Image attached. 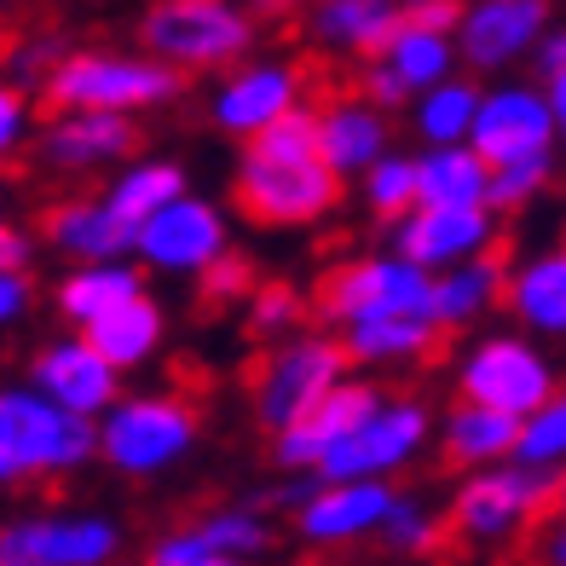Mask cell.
<instances>
[{
	"label": "cell",
	"instance_id": "cell-1",
	"mask_svg": "<svg viewBox=\"0 0 566 566\" xmlns=\"http://www.w3.org/2000/svg\"><path fill=\"white\" fill-rule=\"evenodd\" d=\"M93 433H98V462H105L111 474L163 480V474L191 462V451L202 440V417H197V405L174 388H134L93 422Z\"/></svg>",
	"mask_w": 566,
	"mask_h": 566
},
{
	"label": "cell",
	"instance_id": "cell-2",
	"mask_svg": "<svg viewBox=\"0 0 566 566\" xmlns=\"http://www.w3.org/2000/svg\"><path fill=\"white\" fill-rule=\"evenodd\" d=\"M186 93V75H174L168 64L127 53V46H70V53L46 70L41 98L59 116L70 111H98V116H127L163 111Z\"/></svg>",
	"mask_w": 566,
	"mask_h": 566
},
{
	"label": "cell",
	"instance_id": "cell-3",
	"mask_svg": "<svg viewBox=\"0 0 566 566\" xmlns=\"http://www.w3.org/2000/svg\"><path fill=\"white\" fill-rule=\"evenodd\" d=\"M254 18L231 0H157L139 18V53L168 64L174 75L231 70L254 53Z\"/></svg>",
	"mask_w": 566,
	"mask_h": 566
},
{
	"label": "cell",
	"instance_id": "cell-4",
	"mask_svg": "<svg viewBox=\"0 0 566 566\" xmlns=\"http://www.w3.org/2000/svg\"><path fill=\"white\" fill-rule=\"evenodd\" d=\"M555 388H560L555 358L537 342H526L521 329H485L457 353V399L485 405L509 422H526Z\"/></svg>",
	"mask_w": 566,
	"mask_h": 566
},
{
	"label": "cell",
	"instance_id": "cell-5",
	"mask_svg": "<svg viewBox=\"0 0 566 566\" xmlns=\"http://www.w3.org/2000/svg\"><path fill=\"white\" fill-rule=\"evenodd\" d=\"M0 451H7L18 485L23 480H70L98 462V433L82 417H64L35 388H0Z\"/></svg>",
	"mask_w": 566,
	"mask_h": 566
},
{
	"label": "cell",
	"instance_id": "cell-6",
	"mask_svg": "<svg viewBox=\"0 0 566 566\" xmlns=\"http://www.w3.org/2000/svg\"><path fill=\"white\" fill-rule=\"evenodd\" d=\"M342 376H353L342 358V342L329 329H295L290 342L266 347V358L249 370V410L266 433H283L336 388Z\"/></svg>",
	"mask_w": 566,
	"mask_h": 566
},
{
	"label": "cell",
	"instance_id": "cell-7",
	"mask_svg": "<svg viewBox=\"0 0 566 566\" xmlns=\"http://www.w3.org/2000/svg\"><path fill=\"white\" fill-rule=\"evenodd\" d=\"M428 446H433V410H428V399H417V394H381V405L318 462L313 480L318 485H347V480L394 485V474H405Z\"/></svg>",
	"mask_w": 566,
	"mask_h": 566
},
{
	"label": "cell",
	"instance_id": "cell-8",
	"mask_svg": "<svg viewBox=\"0 0 566 566\" xmlns=\"http://www.w3.org/2000/svg\"><path fill=\"white\" fill-rule=\"evenodd\" d=\"M549 492H555V480L521 469V462L462 474L451 492V509H446V532H457L462 544H480V549L514 544L526 526L549 521Z\"/></svg>",
	"mask_w": 566,
	"mask_h": 566
},
{
	"label": "cell",
	"instance_id": "cell-9",
	"mask_svg": "<svg viewBox=\"0 0 566 566\" xmlns=\"http://www.w3.org/2000/svg\"><path fill=\"white\" fill-rule=\"evenodd\" d=\"M127 532L98 509H30L0 521V566H116Z\"/></svg>",
	"mask_w": 566,
	"mask_h": 566
},
{
	"label": "cell",
	"instance_id": "cell-10",
	"mask_svg": "<svg viewBox=\"0 0 566 566\" xmlns=\"http://www.w3.org/2000/svg\"><path fill=\"white\" fill-rule=\"evenodd\" d=\"M428 290H433V277L405 266L388 249L381 254H353V261L324 272L318 313L336 329L376 324V318H428Z\"/></svg>",
	"mask_w": 566,
	"mask_h": 566
},
{
	"label": "cell",
	"instance_id": "cell-11",
	"mask_svg": "<svg viewBox=\"0 0 566 566\" xmlns=\"http://www.w3.org/2000/svg\"><path fill=\"white\" fill-rule=\"evenodd\" d=\"M301 105H306V70L283 53H249L243 64L220 70L209 93V122L226 139H254Z\"/></svg>",
	"mask_w": 566,
	"mask_h": 566
},
{
	"label": "cell",
	"instance_id": "cell-12",
	"mask_svg": "<svg viewBox=\"0 0 566 566\" xmlns=\"http://www.w3.org/2000/svg\"><path fill=\"white\" fill-rule=\"evenodd\" d=\"M549 0H469L457 12V30H451V46H457V70L462 75H503L514 64H532L537 41L549 30Z\"/></svg>",
	"mask_w": 566,
	"mask_h": 566
},
{
	"label": "cell",
	"instance_id": "cell-13",
	"mask_svg": "<svg viewBox=\"0 0 566 566\" xmlns=\"http://www.w3.org/2000/svg\"><path fill=\"white\" fill-rule=\"evenodd\" d=\"M469 150L485 168H514V163H532V157H555V127H549L544 87L521 82V75L480 82Z\"/></svg>",
	"mask_w": 566,
	"mask_h": 566
},
{
	"label": "cell",
	"instance_id": "cell-14",
	"mask_svg": "<svg viewBox=\"0 0 566 566\" xmlns=\"http://www.w3.org/2000/svg\"><path fill=\"white\" fill-rule=\"evenodd\" d=\"M342 202V179L329 174L324 163H261L243 150L238 163V209L266 226V231H301L336 214Z\"/></svg>",
	"mask_w": 566,
	"mask_h": 566
},
{
	"label": "cell",
	"instance_id": "cell-15",
	"mask_svg": "<svg viewBox=\"0 0 566 566\" xmlns=\"http://www.w3.org/2000/svg\"><path fill=\"white\" fill-rule=\"evenodd\" d=\"M226 249H231V220H226L220 202L197 197V191H186L179 202H168V209H157L150 220L134 226V254L163 277H191L197 283Z\"/></svg>",
	"mask_w": 566,
	"mask_h": 566
},
{
	"label": "cell",
	"instance_id": "cell-16",
	"mask_svg": "<svg viewBox=\"0 0 566 566\" xmlns=\"http://www.w3.org/2000/svg\"><path fill=\"white\" fill-rule=\"evenodd\" d=\"M451 75H462L451 35L417 30V23L399 18L394 35L381 41V53L370 64H358V98L388 116V111H410V98H422L428 87L451 82Z\"/></svg>",
	"mask_w": 566,
	"mask_h": 566
},
{
	"label": "cell",
	"instance_id": "cell-17",
	"mask_svg": "<svg viewBox=\"0 0 566 566\" xmlns=\"http://www.w3.org/2000/svg\"><path fill=\"white\" fill-rule=\"evenodd\" d=\"M23 388H35L46 405H59L64 417H82V422H98V417H105V410L127 394L122 376L87 347V336H75V329H64V336L41 342V347L30 353Z\"/></svg>",
	"mask_w": 566,
	"mask_h": 566
},
{
	"label": "cell",
	"instance_id": "cell-18",
	"mask_svg": "<svg viewBox=\"0 0 566 566\" xmlns=\"http://www.w3.org/2000/svg\"><path fill=\"white\" fill-rule=\"evenodd\" d=\"M388 254L428 277L451 266H469L480 254H497V214L485 209H410L399 226H388Z\"/></svg>",
	"mask_w": 566,
	"mask_h": 566
},
{
	"label": "cell",
	"instance_id": "cell-19",
	"mask_svg": "<svg viewBox=\"0 0 566 566\" xmlns=\"http://www.w3.org/2000/svg\"><path fill=\"white\" fill-rule=\"evenodd\" d=\"M35 163L46 174H116L122 163H134L139 127L127 116H98V111H70L35 127Z\"/></svg>",
	"mask_w": 566,
	"mask_h": 566
},
{
	"label": "cell",
	"instance_id": "cell-20",
	"mask_svg": "<svg viewBox=\"0 0 566 566\" xmlns=\"http://www.w3.org/2000/svg\"><path fill=\"white\" fill-rule=\"evenodd\" d=\"M394 509V485L347 480V485H306L295 503V537L306 549H353L381 532Z\"/></svg>",
	"mask_w": 566,
	"mask_h": 566
},
{
	"label": "cell",
	"instance_id": "cell-21",
	"mask_svg": "<svg viewBox=\"0 0 566 566\" xmlns=\"http://www.w3.org/2000/svg\"><path fill=\"white\" fill-rule=\"evenodd\" d=\"M376 405H381V388H376L370 376H342L336 388H329L313 410H306L295 428L272 433V462H277L283 474H313L318 462L336 451Z\"/></svg>",
	"mask_w": 566,
	"mask_h": 566
},
{
	"label": "cell",
	"instance_id": "cell-22",
	"mask_svg": "<svg viewBox=\"0 0 566 566\" xmlns=\"http://www.w3.org/2000/svg\"><path fill=\"white\" fill-rule=\"evenodd\" d=\"M388 150H394V116H381L358 93L329 98V105L313 111V157L336 179H358L365 168H376L388 157Z\"/></svg>",
	"mask_w": 566,
	"mask_h": 566
},
{
	"label": "cell",
	"instance_id": "cell-23",
	"mask_svg": "<svg viewBox=\"0 0 566 566\" xmlns=\"http://www.w3.org/2000/svg\"><path fill=\"white\" fill-rule=\"evenodd\" d=\"M41 243L70 266H111L134 254V226L116 220L98 197H64L41 220Z\"/></svg>",
	"mask_w": 566,
	"mask_h": 566
},
{
	"label": "cell",
	"instance_id": "cell-24",
	"mask_svg": "<svg viewBox=\"0 0 566 566\" xmlns=\"http://www.w3.org/2000/svg\"><path fill=\"white\" fill-rule=\"evenodd\" d=\"M503 306L526 342H566V249H537L503 277Z\"/></svg>",
	"mask_w": 566,
	"mask_h": 566
},
{
	"label": "cell",
	"instance_id": "cell-25",
	"mask_svg": "<svg viewBox=\"0 0 566 566\" xmlns=\"http://www.w3.org/2000/svg\"><path fill=\"white\" fill-rule=\"evenodd\" d=\"M399 7L394 0H318L306 12V41L318 53H342V59H376L381 41L394 35Z\"/></svg>",
	"mask_w": 566,
	"mask_h": 566
},
{
	"label": "cell",
	"instance_id": "cell-26",
	"mask_svg": "<svg viewBox=\"0 0 566 566\" xmlns=\"http://www.w3.org/2000/svg\"><path fill=\"white\" fill-rule=\"evenodd\" d=\"M514 433H521V422L497 417V410L485 405H451L446 417H433V440H440L446 462L462 474H480V469H503V462H514Z\"/></svg>",
	"mask_w": 566,
	"mask_h": 566
},
{
	"label": "cell",
	"instance_id": "cell-27",
	"mask_svg": "<svg viewBox=\"0 0 566 566\" xmlns=\"http://www.w3.org/2000/svg\"><path fill=\"white\" fill-rule=\"evenodd\" d=\"M145 295V272L134 261H111V266H70L59 283H53V306L59 318L82 336V329H93L98 318H111L116 306L139 301Z\"/></svg>",
	"mask_w": 566,
	"mask_h": 566
},
{
	"label": "cell",
	"instance_id": "cell-28",
	"mask_svg": "<svg viewBox=\"0 0 566 566\" xmlns=\"http://www.w3.org/2000/svg\"><path fill=\"white\" fill-rule=\"evenodd\" d=\"M503 277H509V261H497V254H480L469 266L440 272L428 290L433 329H474L480 318H492L503 306Z\"/></svg>",
	"mask_w": 566,
	"mask_h": 566
},
{
	"label": "cell",
	"instance_id": "cell-29",
	"mask_svg": "<svg viewBox=\"0 0 566 566\" xmlns=\"http://www.w3.org/2000/svg\"><path fill=\"white\" fill-rule=\"evenodd\" d=\"M82 336H87V347L105 358L116 376H127V370H145L150 358L163 353V342H168V313H163L157 295H139V301L116 306L111 318H98L93 329H82Z\"/></svg>",
	"mask_w": 566,
	"mask_h": 566
},
{
	"label": "cell",
	"instance_id": "cell-30",
	"mask_svg": "<svg viewBox=\"0 0 566 566\" xmlns=\"http://www.w3.org/2000/svg\"><path fill=\"white\" fill-rule=\"evenodd\" d=\"M342 358L347 370H394V365H422V358L440 347V329L433 318H376V324H353L342 329Z\"/></svg>",
	"mask_w": 566,
	"mask_h": 566
},
{
	"label": "cell",
	"instance_id": "cell-31",
	"mask_svg": "<svg viewBox=\"0 0 566 566\" xmlns=\"http://www.w3.org/2000/svg\"><path fill=\"white\" fill-rule=\"evenodd\" d=\"M410 168H417V209H485L492 168H485L469 145L417 150Z\"/></svg>",
	"mask_w": 566,
	"mask_h": 566
},
{
	"label": "cell",
	"instance_id": "cell-32",
	"mask_svg": "<svg viewBox=\"0 0 566 566\" xmlns=\"http://www.w3.org/2000/svg\"><path fill=\"white\" fill-rule=\"evenodd\" d=\"M186 191H191L186 186V168H179L174 157H134V163H122L111 174V186L98 191V202H105L116 220L139 226V220H150L157 209H168V202H179Z\"/></svg>",
	"mask_w": 566,
	"mask_h": 566
},
{
	"label": "cell",
	"instance_id": "cell-33",
	"mask_svg": "<svg viewBox=\"0 0 566 566\" xmlns=\"http://www.w3.org/2000/svg\"><path fill=\"white\" fill-rule=\"evenodd\" d=\"M474 105H480V82H474V75H451V82L428 87L422 98H410V127H417L422 150L469 145Z\"/></svg>",
	"mask_w": 566,
	"mask_h": 566
},
{
	"label": "cell",
	"instance_id": "cell-34",
	"mask_svg": "<svg viewBox=\"0 0 566 566\" xmlns=\"http://www.w3.org/2000/svg\"><path fill=\"white\" fill-rule=\"evenodd\" d=\"M191 532L202 537V549H209L214 560H231V566H249V560H261L272 549L266 514L249 509V503H220L209 514H197Z\"/></svg>",
	"mask_w": 566,
	"mask_h": 566
},
{
	"label": "cell",
	"instance_id": "cell-35",
	"mask_svg": "<svg viewBox=\"0 0 566 566\" xmlns=\"http://www.w3.org/2000/svg\"><path fill=\"white\" fill-rule=\"evenodd\" d=\"M514 462L532 474H549V480L566 469V381L521 422V433H514Z\"/></svg>",
	"mask_w": 566,
	"mask_h": 566
},
{
	"label": "cell",
	"instance_id": "cell-36",
	"mask_svg": "<svg viewBox=\"0 0 566 566\" xmlns=\"http://www.w3.org/2000/svg\"><path fill=\"white\" fill-rule=\"evenodd\" d=\"M358 202H365V214L381 220V226H399L417 209V168H410L405 150H388L376 168L358 174Z\"/></svg>",
	"mask_w": 566,
	"mask_h": 566
},
{
	"label": "cell",
	"instance_id": "cell-37",
	"mask_svg": "<svg viewBox=\"0 0 566 566\" xmlns=\"http://www.w3.org/2000/svg\"><path fill=\"white\" fill-rule=\"evenodd\" d=\"M243 324L249 336L261 342H290L295 329H306V290L290 277H272V283H254V295L243 301Z\"/></svg>",
	"mask_w": 566,
	"mask_h": 566
},
{
	"label": "cell",
	"instance_id": "cell-38",
	"mask_svg": "<svg viewBox=\"0 0 566 566\" xmlns=\"http://www.w3.org/2000/svg\"><path fill=\"white\" fill-rule=\"evenodd\" d=\"M381 544H388L394 555H405V560H422V555H433L446 544V521L428 509V497H417V492H394V509H388V521H381Z\"/></svg>",
	"mask_w": 566,
	"mask_h": 566
},
{
	"label": "cell",
	"instance_id": "cell-39",
	"mask_svg": "<svg viewBox=\"0 0 566 566\" xmlns=\"http://www.w3.org/2000/svg\"><path fill=\"white\" fill-rule=\"evenodd\" d=\"M555 186V157H532V163H514V168H492V186H485V214H509V209H526Z\"/></svg>",
	"mask_w": 566,
	"mask_h": 566
},
{
	"label": "cell",
	"instance_id": "cell-40",
	"mask_svg": "<svg viewBox=\"0 0 566 566\" xmlns=\"http://www.w3.org/2000/svg\"><path fill=\"white\" fill-rule=\"evenodd\" d=\"M249 157L283 163V168H290V163H318V157H313V111L301 105V111H290L283 122H272L266 134H254V139H249Z\"/></svg>",
	"mask_w": 566,
	"mask_h": 566
},
{
	"label": "cell",
	"instance_id": "cell-41",
	"mask_svg": "<svg viewBox=\"0 0 566 566\" xmlns=\"http://www.w3.org/2000/svg\"><path fill=\"white\" fill-rule=\"evenodd\" d=\"M70 53V41L53 35V30H41V35H23L12 53H7V82L30 93V82H46V70H53L59 59Z\"/></svg>",
	"mask_w": 566,
	"mask_h": 566
},
{
	"label": "cell",
	"instance_id": "cell-42",
	"mask_svg": "<svg viewBox=\"0 0 566 566\" xmlns=\"http://www.w3.org/2000/svg\"><path fill=\"white\" fill-rule=\"evenodd\" d=\"M254 283H261V272H254V261L249 254H238V249H226L220 261L197 277V290H202V301H214V306H231V301H249L254 295Z\"/></svg>",
	"mask_w": 566,
	"mask_h": 566
},
{
	"label": "cell",
	"instance_id": "cell-43",
	"mask_svg": "<svg viewBox=\"0 0 566 566\" xmlns=\"http://www.w3.org/2000/svg\"><path fill=\"white\" fill-rule=\"evenodd\" d=\"M30 139H35V98L0 75V163L18 157Z\"/></svg>",
	"mask_w": 566,
	"mask_h": 566
},
{
	"label": "cell",
	"instance_id": "cell-44",
	"mask_svg": "<svg viewBox=\"0 0 566 566\" xmlns=\"http://www.w3.org/2000/svg\"><path fill=\"white\" fill-rule=\"evenodd\" d=\"M145 566H214V555L202 549V537H197L191 521H186V526H168V532L150 537Z\"/></svg>",
	"mask_w": 566,
	"mask_h": 566
},
{
	"label": "cell",
	"instance_id": "cell-45",
	"mask_svg": "<svg viewBox=\"0 0 566 566\" xmlns=\"http://www.w3.org/2000/svg\"><path fill=\"white\" fill-rule=\"evenodd\" d=\"M35 272H0V336L35 313Z\"/></svg>",
	"mask_w": 566,
	"mask_h": 566
},
{
	"label": "cell",
	"instance_id": "cell-46",
	"mask_svg": "<svg viewBox=\"0 0 566 566\" xmlns=\"http://www.w3.org/2000/svg\"><path fill=\"white\" fill-rule=\"evenodd\" d=\"M41 254V238L18 220H0V272H30Z\"/></svg>",
	"mask_w": 566,
	"mask_h": 566
},
{
	"label": "cell",
	"instance_id": "cell-47",
	"mask_svg": "<svg viewBox=\"0 0 566 566\" xmlns=\"http://www.w3.org/2000/svg\"><path fill=\"white\" fill-rule=\"evenodd\" d=\"M457 0H410V7H399L405 23H417V30H433V35H451L457 30Z\"/></svg>",
	"mask_w": 566,
	"mask_h": 566
},
{
	"label": "cell",
	"instance_id": "cell-48",
	"mask_svg": "<svg viewBox=\"0 0 566 566\" xmlns=\"http://www.w3.org/2000/svg\"><path fill=\"white\" fill-rule=\"evenodd\" d=\"M532 70L544 75H560L566 70V18H549V30H544V41H537V53H532Z\"/></svg>",
	"mask_w": 566,
	"mask_h": 566
},
{
	"label": "cell",
	"instance_id": "cell-49",
	"mask_svg": "<svg viewBox=\"0 0 566 566\" xmlns=\"http://www.w3.org/2000/svg\"><path fill=\"white\" fill-rule=\"evenodd\" d=\"M537 566H566V521H544V532H537Z\"/></svg>",
	"mask_w": 566,
	"mask_h": 566
},
{
	"label": "cell",
	"instance_id": "cell-50",
	"mask_svg": "<svg viewBox=\"0 0 566 566\" xmlns=\"http://www.w3.org/2000/svg\"><path fill=\"white\" fill-rule=\"evenodd\" d=\"M544 87V105H549V127H555V145H566V70L549 75V82H537Z\"/></svg>",
	"mask_w": 566,
	"mask_h": 566
},
{
	"label": "cell",
	"instance_id": "cell-51",
	"mask_svg": "<svg viewBox=\"0 0 566 566\" xmlns=\"http://www.w3.org/2000/svg\"><path fill=\"white\" fill-rule=\"evenodd\" d=\"M549 514H555V521H566V469L555 474V492H549Z\"/></svg>",
	"mask_w": 566,
	"mask_h": 566
},
{
	"label": "cell",
	"instance_id": "cell-52",
	"mask_svg": "<svg viewBox=\"0 0 566 566\" xmlns=\"http://www.w3.org/2000/svg\"><path fill=\"white\" fill-rule=\"evenodd\" d=\"M18 485V474H12V462H7V451H0V492H12Z\"/></svg>",
	"mask_w": 566,
	"mask_h": 566
},
{
	"label": "cell",
	"instance_id": "cell-53",
	"mask_svg": "<svg viewBox=\"0 0 566 566\" xmlns=\"http://www.w3.org/2000/svg\"><path fill=\"white\" fill-rule=\"evenodd\" d=\"M560 249H566V231H560Z\"/></svg>",
	"mask_w": 566,
	"mask_h": 566
},
{
	"label": "cell",
	"instance_id": "cell-54",
	"mask_svg": "<svg viewBox=\"0 0 566 566\" xmlns=\"http://www.w3.org/2000/svg\"><path fill=\"white\" fill-rule=\"evenodd\" d=\"M214 566H231V560H214Z\"/></svg>",
	"mask_w": 566,
	"mask_h": 566
}]
</instances>
